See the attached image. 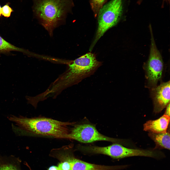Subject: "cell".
<instances>
[{
	"instance_id": "obj_10",
	"label": "cell",
	"mask_w": 170,
	"mask_h": 170,
	"mask_svg": "<svg viewBox=\"0 0 170 170\" xmlns=\"http://www.w3.org/2000/svg\"><path fill=\"white\" fill-rule=\"evenodd\" d=\"M167 130L166 132L161 133L149 132V136L155 144L153 150L163 149L170 150V131Z\"/></svg>"
},
{
	"instance_id": "obj_17",
	"label": "cell",
	"mask_w": 170,
	"mask_h": 170,
	"mask_svg": "<svg viewBox=\"0 0 170 170\" xmlns=\"http://www.w3.org/2000/svg\"><path fill=\"white\" fill-rule=\"evenodd\" d=\"M2 14V10L1 8L0 5V16H1Z\"/></svg>"
},
{
	"instance_id": "obj_9",
	"label": "cell",
	"mask_w": 170,
	"mask_h": 170,
	"mask_svg": "<svg viewBox=\"0 0 170 170\" xmlns=\"http://www.w3.org/2000/svg\"><path fill=\"white\" fill-rule=\"evenodd\" d=\"M170 121V117L163 115L156 120L147 121L143 125L144 130L157 133L166 132Z\"/></svg>"
},
{
	"instance_id": "obj_14",
	"label": "cell",
	"mask_w": 170,
	"mask_h": 170,
	"mask_svg": "<svg viewBox=\"0 0 170 170\" xmlns=\"http://www.w3.org/2000/svg\"><path fill=\"white\" fill-rule=\"evenodd\" d=\"M2 14L6 17H9L11 13L13 11L12 8L7 4L1 8Z\"/></svg>"
},
{
	"instance_id": "obj_16",
	"label": "cell",
	"mask_w": 170,
	"mask_h": 170,
	"mask_svg": "<svg viewBox=\"0 0 170 170\" xmlns=\"http://www.w3.org/2000/svg\"><path fill=\"white\" fill-rule=\"evenodd\" d=\"M47 170H61L58 166H53L49 167Z\"/></svg>"
},
{
	"instance_id": "obj_15",
	"label": "cell",
	"mask_w": 170,
	"mask_h": 170,
	"mask_svg": "<svg viewBox=\"0 0 170 170\" xmlns=\"http://www.w3.org/2000/svg\"><path fill=\"white\" fill-rule=\"evenodd\" d=\"M166 110L164 115L170 117V103L166 107Z\"/></svg>"
},
{
	"instance_id": "obj_6",
	"label": "cell",
	"mask_w": 170,
	"mask_h": 170,
	"mask_svg": "<svg viewBox=\"0 0 170 170\" xmlns=\"http://www.w3.org/2000/svg\"><path fill=\"white\" fill-rule=\"evenodd\" d=\"M70 140H77L83 143H89L96 141H104L121 144V139L109 137L99 133L95 126L89 123L74 125L69 135Z\"/></svg>"
},
{
	"instance_id": "obj_18",
	"label": "cell",
	"mask_w": 170,
	"mask_h": 170,
	"mask_svg": "<svg viewBox=\"0 0 170 170\" xmlns=\"http://www.w3.org/2000/svg\"><path fill=\"white\" fill-rule=\"evenodd\" d=\"M164 1H169V0H163Z\"/></svg>"
},
{
	"instance_id": "obj_7",
	"label": "cell",
	"mask_w": 170,
	"mask_h": 170,
	"mask_svg": "<svg viewBox=\"0 0 170 170\" xmlns=\"http://www.w3.org/2000/svg\"><path fill=\"white\" fill-rule=\"evenodd\" d=\"M151 89L153 112L158 113L170 103V81L162 83Z\"/></svg>"
},
{
	"instance_id": "obj_11",
	"label": "cell",
	"mask_w": 170,
	"mask_h": 170,
	"mask_svg": "<svg viewBox=\"0 0 170 170\" xmlns=\"http://www.w3.org/2000/svg\"><path fill=\"white\" fill-rule=\"evenodd\" d=\"M21 161L14 157L0 156V170H21Z\"/></svg>"
},
{
	"instance_id": "obj_8",
	"label": "cell",
	"mask_w": 170,
	"mask_h": 170,
	"mask_svg": "<svg viewBox=\"0 0 170 170\" xmlns=\"http://www.w3.org/2000/svg\"><path fill=\"white\" fill-rule=\"evenodd\" d=\"M71 170H119L126 168L128 165L107 166L89 163L76 158L73 153L69 157Z\"/></svg>"
},
{
	"instance_id": "obj_4",
	"label": "cell",
	"mask_w": 170,
	"mask_h": 170,
	"mask_svg": "<svg viewBox=\"0 0 170 170\" xmlns=\"http://www.w3.org/2000/svg\"><path fill=\"white\" fill-rule=\"evenodd\" d=\"M123 9V0H111L100 9L98 15V28L90 51L107 30L116 24L122 15Z\"/></svg>"
},
{
	"instance_id": "obj_3",
	"label": "cell",
	"mask_w": 170,
	"mask_h": 170,
	"mask_svg": "<svg viewBox=\"0 0 170 170\" xmlns=\"http://www.w3.org/2000/svg\"><path fill=\"white\" fill-rule=\"evenodd\" d=\"M33 9L42 23L51 31L73 6V0H33Z\"/></svg>"
},
{
	"instance_id": "obj_12",
	"label": "cell",
	"mask_w": 170,
	"mask_h": 170,
	"mask_svg": "<svg viewBox=\"0 0 170 170\" xmlns=\"http://www.w3.org/2000/svg\"><path fill=\"white\" fill-rule=\"evenodd\" d=\"M15 51L27 53L25 50L12 44L6 41L0 36V53H7Z\"/></svg>"
},
{
	"instance_id": "obj_1",
	"label": "cell",
	"mask_w": 170,
	"mask_h": 170,
	"mask_svg": "<svg viewBox=\"0 0 170 170\" xmlns=\"http://www.w3.org/2000/svg\"><path fill=\"white\" fill-rule=\"evenodd\" d=\"M8 119L15 123L12 125V129L20 136L38 135L70 140V127L74 124L44 117L28 118L12 115Z\"/></svg>"
},
{
	"instance_id": "obj_2",
	"label": "cell",
	"mask_w": 170,
	"mask_h": 170,
	"mask_svg": "<svg viewBox=\"0 0 170 170\" xmlns=\"http://www.w3.org/2000/svg\"><path fill=\"white\" fill-rule=\"evenodd\" d=\"M101 64L90 52L77 58L69 64L68 69L51 85L50 91L57 95L64 89L92 75Z\"/></svg>"
},
{
	"instance_id": "obj_19",
	"label": "cell",
	"mask_w": 170,
	"mask_h": 170,
	"mask_svg": "<svg viewBox=\"0 0 170 170\" xmlns=\"http://www.w3.org/2000/svg\"><path fill=\"white\" fill-rule=\"evenodd\" d=\"M30 170H32V169H31Z\"/></svg>"
},
{
	"instance_id": "obj_13",
	"label": "cell",
	"mask_w": 170,
	"mask_h": 170,
	"mask_svg": "<svg viewBox=\"0 0 170 170\" xmlns=\"http://www.w3.org/2000/svg\"><path fill=\"white\" fill-rule=\"evenodd\" d=\"M107 0H90L91 9L95 16H97L100 9L105 4Z\"/></svg>"
},
{
	"instance_id": "obj_5",
	"label": "cell",
	"mask_w": 170,
	"mask_h": 170,
	"mask_svg": "<svg viewBox=\"0 0 170 170\" xmlns=\"http://www.w3.org/2000/svg\"><path fill=\"white\" fill-rule=\"evenodd\" d=\"M151 34V45L149 58L144 68L148 87L151 88L156 86L162 77L163 63L160 53L156 47L152 31Z\"/></svg>"
}]
</instances>
